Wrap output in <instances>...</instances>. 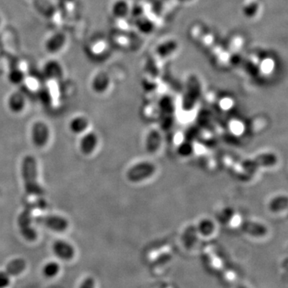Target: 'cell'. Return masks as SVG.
Masks as SVG:
<instances>
[{
	"mask_svg": "<svg viewBox=\"0 0 288 288\" xmlns=\"http://www.w3.org/2000/svg\"><path fill=\"white\" fill-rule=\"evenodd\" d=\"M22 176L26 192L30 196H41L43 193L38 182V167L35 158L27 156L22 163Z\"/></svg>",
	"mask_w": 288,
	"mask_h": 288,
	"instance_id": "6da1fadb",
	"label": "cell"
},
{
	"mask_svg": "<svg viewBox=\"0 0 288 288\" xmlns=\"http://www.w3.org/2000/svg\"><path fill=\"white\" fill-rule=\"evenodd\" d=\"M35 221L39 224L56 232H64L69 227L68 220L60 215H40L36 217Z\"/></svg>",
	"mask_w": 288,
	"mask_h": 288,
	"instance_id": "7a4b0ae2",
	"label": "cell"
},
{
	"mask_svg": "<svg viewBox=\"0 0 288 288\" xmlns=\"http://www.w3.org/2000/svg\"><path fill=\"white\" fill-rule=\"evenodd\" d=\"M50 138V129L46 123L38 121L34 123L31 128V140L35 146L43 148Z\"/></svg>",
	"mask_w": 288,
	"mask_h": 288,
	"instance_id": "3957f363",
	"label": "cell"
},
{
	"mask_svg": "<svg viewBox=\"0 0 288 288\" xmlns=\"http://www.w3.org/2000/svg\"><path fill=\"white\" fill-rule=\"evenodd\" d=\"M155 172V167L149 163H139L127 171V179L131 182H140L149 178Z\"/></svg>",
	"mask_w": 288,
	"mask_h": 288,
	"instance_id": "277c9868",
	"label": "cell"
},
{
	"mask_svg": "<svg viewBox=\"0 0 288 288\" xmlns=\"http://www.w3.org/2000/svg\"><path fill=\"white\" fill-rule=\"evenodd\" d=\"M52 252L55 256L63 261H71L75 258V248L72 244L66 240L58 239L52 245Z\"/></svg>",
	"mask_w": 288,
	"mask_h": 288,
	"instance_id": "5b68a950",
	"label": "cell"
},
{
	"mask_svg": "<svg viewBox=\"0 0 288 288\" xmlns=\"http://www.w3.org/2000/svg\"><path fill=\"white\" fill-rule=\"evenodd\" d=\"M67 43V37L63 32H57L48 38L45 42V49L49 54H58Z\"/></svg>",
	"mask_w": 288,
	"mask_h": 288,
	"instance_id": "8992f818",
	"label": "cell"
},
{
	"mask_svg": "<svg viewBox=\"0 0 288 288\" xmlns=\"http://www.w3.org/2000/svg\"><path fill=\"white\" fill-rule=\"evenodd\" d=\"M19 227L20 233L23 238L27 241L32 242L37 238V233L32 225L31 224L30 216L27 212H24L19 217Z\"/></svg>",
	"mask_w": 288,
	"mask_h": 288,
	"instance_id": "52a82bcc",
	"label": "cell"
},
{
	"mask_svg": "<svg viewBox=\"0 0 288 288\" xmlns=\"http://www.w3.org/2000/svg\"><path fill=\"white\" fill-rule=\"evenodd\" d=\"M99 138L97 134L94 132H88L84 134L81 138L79 147L82 153L84 155H90L95 151L98 146Z\"/></svg>",
	"mask_w": 288,
	"mask_h": 288,
	"instance_id": "ba28073f",
	"label": "cell"
},
{
	"mask_svg": "<svg viewBox=\"0 0 288 288\" xmlns=\"http://www.w3.org/2000/svg\"><path fill=\"white\" fill-rule=\"evenodd\" d=\"M130 12L131 9L127 0H115L112 4V16L116 21L126 20Z\"/></svg>",
	"mask_w": 288,
	"mask_h": 288,
	"instance_id": "9c48e42d",
	"label": "cell"
},
{
	"mask_svg": "<svg viewBox=\"0 0 288 288\" xmlns=\"http://www.w3.org/2000/svg\"><path fill=\"white\" fill-rule=\"evenodd\" d=\"M242 10L247 17L256 19L262 12L261 0H244Z\"/></svg>",
	"mask_w": 288,
	"mask_h": 288,
	"instance_id": "30bf717a",
	"label": "cell"
},
{
	"mask_svg": "<svg viewBox=\"0 0 288 288\" xmlns=\"http://www.w3.org/2000/svg\"><path fill=\"white\" fill-rule=\"evenodd\" d=\"M110 79L108 75L104 72H100L94 77L91 83V87L94 92L101 94L107 90L109 86Z\"/></svg>",
	"mask_w": 288,
	"mask_h": 288,
	"instance_id": "8fae6325",
	"label": "cell"
},
{
	"mask_svg": "<svg viewBox=\"0 0 288 288\" xmlns=\"http://www.w3.org/2000/svg\"><path fill=\"white\" fill-rule=\"evenodd\" d=\"M26 106L25 98L20 93H14L8 100V108L14 113H20Z\"/></svg>",
	"mask_w": 288,
	"mask_h": 288,
	"instance_id": "7c38bea8",
	"label": "cell"
},
{
	"mask_svg": "<svg viewBox=\"0 0 288 288\" xmlns=\"http://www.w3.org/2000/svg\"><path fill=\"white\" fill-rule=\"evenodd\" d=\"M108 48L109 46H108V42L103 38H98L89 44L88 52L89 53L90 52V54L93 56L100 57V56H104L108 52Z\"/></svg>",
	"mask_w": 288,
	"mask_h": 288,
	"instance_id": "4fadbf2b",
	"label": "cell"
},
{
	"mask_svg": "<svg viewBox=\"0 0 288 288\" xmlns=\"http://www.w3.org/2000/svg\"><path fill=\"white\" fill-rule=\"evenodd\" d=\"M44 75L47 79H59L63 75V69L61 65L58 62L52 60V61L46 63L44 66Z\"/></svg>",
	"mask_w": 288,
	"mask_h": 288,
	"instance_id": "5bb4252c",
	"label": "cell"
},
{
	"mask_svg": "<svg viewBox=\"0 0 288 288\" xmlns=\"http://www.w3.org/2000/svg\"><path fill=\"white\" fill-rule=\"evenodd\" d=\"M127 31H119L114 34L113 40L115 44L123 48H131L135 46V42H133L132 37L129 35Z\"/></svg>",
	"mask_w": 288,
	"mask_h": 288,
	"instance_id": "9a60e30c",
	"label": "cell"
},
{
	"mask_svg": "<svg viewBox=\"0 0 288 288\" xmlns=\"http://www.w3.org/2000/svg\"><path fill=\"white\" fill-rule=\"evenodd\" d=\"M89 122L84 116H76L70 121L69 128L71 132L81 134L84 132L88 127Z\"/></svg>",
	"mask_w": 288,
	"mask_h": 288,
	"instance_id": "2e32d148",
	"label": "cell"
},
{
	"mask_svg": "<svg viewBox=\"0 0 288 288\" xmlns=\"http://www.w3.org/2000/svg\"><path fill=\"white\" fill-rule=\"evenodd\" d=\"M61 271L60 264L56 261H49L42 267V274L45 278H54L59 275Z\"/></svg>",
	"mask_w": 288,
	"mask_h": 288,
	"instance_id": "e0dca14e",
	"label": "cell"
},
{
	"mask_svg": "<svg viewBox=\"0 0 288 288\" xmlns=\"http://www.w3.org/2000/svg\"><path fill=\"white\" fill-rule=\"evenodd\" d=\"M26 263L23 259H16L10 262L7 266L6 271L11 275H18L25 270Z\"/></svg>",
	"mask_w": 288,
	"mask_h": 288,
	"instance_id": "ac0fdd59",
	"label": "cell"
},
{
	"mask_svg": "<svg viewBox=\"0 0 288 288\" xmlns=\"http://www.w3.org/2000/svg\"><path fill=\"white\" fill-rule=\"evenodd\" d=\"M25 78L24 72L19 68L12 70L9 74V80L12 82V84H20L23 83Z\"/></svg>",
	"mask_w": 288,
	"mask_h": 288,
	"instance_id": "d6986e66",
	"label": "cell"
},
{
	"mask_svg": "<svg viewBox=\"0 0 288 288\" xmlns=\"http://www.w3.org/2000/svg\"><path fill=\"white\" fill-rule=\"evenodd\" d=\"M230 54L233 52H239L244 46V39L239 35H234L230 39Z\"/></svg>",
	"mask_w": 288,
	"mask_h": 288,
	"instance_id": "ffe728a7",
	"label": "cell"
},
{
	"mask_svg": "<svg viewBox=\"0 0 288 288\" xmlns=\"http://www.w3.org/2000/svg\"><path fill=\"white\" fill-rule=\"evenodd\" d=\"M11 285V275L8 271H0V288H8Z\"/></svg>",
	"mask_w": 288,
	"mask_h": 288,
	"instance_id": "44dd1931",
	"label": "cell"
},
{
	"mask_svg": "<svg viewBox=\"0 0 288 288\" xmlns=\"http://www.w3.org/2000/svg\"><path fill=\"white\" fill-rule=\"evenodd\" d=\"M79 288H95V280L92 276H87L83 279Z\"/></svg>",
	"mask_w": 288,
	"mask_h": 288,
	"instance_id": "7402d4cb",
	"label": "cell"
},
{
	"mask_svg": "<svg viewBox=\"0 0 288 288\" xmlns=\"http://www.w3.org/2000/svg\"><path fill=\"white\" fill-rule=\"evenodd\" d=\"M1 25H2V18L0 16V27H1Z\"/></svg>",
	"mask_w": 288,
	"mask_h": 288,
	"instance_id": "603a6c76",
	"label": "cell"
}]
</instances>
